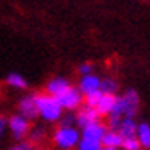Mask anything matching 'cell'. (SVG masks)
<instances>
[{
  "instance_id": "12",
  "label": "cell",
  "mask_w": 150,
  "mask_h": 150,
  "mask_svg": "<svg viewBox=\"0 0 150 150\" xmlns=\"http://www.w3.org/2000/svg\"><path fill=\"white\" fill-rule=\"evenodd\" d=\"M137 130H138V123H135L133 116H123L118 132L127 138V137H137Z\"/></svg>"
},
{
  "instance_id": "23",
  "label": "cell",
  "mask_w": 150,
  "mask_h": 150,
  "mask_svg": "<svg viewBox=\"0 0 150 150\" xmlns=\"http://www.w3.org/2000/svg\"><path fill=\"white\" fill-rule=\"evenodd\" d=\"M91 71H93V68H91V64H88V62L79 66V73L81 74H91Z\"/></svg>"
},
{
  "instance_id": "17",
  "label": "cell",
  "mask_w": 150,
  "mask_h": 150,
  "mask_svg": "<svg viewBox=\"0 0 150 150\" xmlns=\"http://www.w3.org/2000/svg\"><path fill=\"white\" fill-rule=\"evenodd\" d=\"M103 95H105V91H103L101 88L96 89V91H91L89 95L84 96V98H86V105H89V106H95V108H96V105L100 103V100L103 98Z\"/></svg>"
},
{
  "instance_id": "14",
  "label": "cell",
  "mask_w": 150,
  "mask_h": 150,
  "mask_svg": "<svg viewBox=\"0 0 150 150\" xmlns=\"http://www.w3.org/2000/svg\"><path fill=\"white\" fill-rule=\"evenodd\" d=\"M137 137L142 143L143 149H150V125L149 123H138V130H137Z\"/></svg>"
},
{
  "instance_id": "13",
  "label": "cell",
  "mask_w": 150,
  "mask_h": 150,
  "mask_svg": "<svg viewBox=\"0 0 150 150\" xmlns=\"http://www.w3.org/2000/svg\"><path fill=\"white\" fill-rule=\"evenodd\" d=\"M68 86H71L68 83V79H64V78H54V79H51V81L47 83L46 89H47V93L56 96V95H59L61 91H64Z\"/></svg>"
},
{
  "instance_id": "5",
  "label": "cell",
  "mask_w": 150,
  "mask_h": 150,
  "mask_svg": "<svg viewBox=\"0 0 150 150\" xmlns=\"http://www.w3.org/2000/svg\"><path fill=\"white\" fill-rule=\"evenodd\" d=\"M8 128L12 132V135L14 138L17 140H21L24 137L27 135L29 132H30V125H29V118H25L24 115H14L8 118Z\"/></svg>"
},
{
  "instance_id": "10",
  "label": "cell",
  "mask_w": 150,
  "mask_h": 150,
  "mask_svg": "<svg viewBox=\"0 0 150 150\" xmlns=\"http://www.w3.org/2000/svg\"><path fill=\"white\" fill-rule=\"evenodd\" d=\"M106 133V127L103 125V123H100L98 120H95V122H91L89 125H86L84 128H83V137H89V138H96V140H101L103 135Z\"/></svg>"
},
{
  "instance_id": "2",
  "label": "cell",
  "mask_w": 150,
  "mask_h": 150,
  "mask_svg": "<svg viewBox=\"0 0 150 150\" xmlns=\"http://www.w3.org/2000/svg\"><path fill=\"white\" fill-rule=\"evenodd\" d=\"M138 105H140V98L137 95V91L128 89L123 96L116 98L115 108H113V111L110 115L120 116V118H123V116H135L137 110H138Z\"/></svg>"
},
{
  "instance_id": "22",
  "label": "cell",
  "mask_w": 150,
  "mask_h": 150,
  "mask_svg": "<svg viewBox=\"0 0 150 150\" xmlns=\"http://www.w3.org/2000/svg\"><path fill=\"white\" fill-rule=\"evenodd\" d=\"M73 123H76V116L68 115V116H64V120L61 122V125L62 127H73Z\"/></svg>"
},
{
  "instance_id": "1",
  "label": "cell",
  "mask_w": 150,
  "mask_h": 150,
  "mask_svg": "<svg viewBox=\"0 0 150 150\" xmlns=\"http://www.w3.org/2000/svg\"><path fill=\"white\" fill-rule=\"evenodd\" d=\"M37 101V108H39V115L46 120V122H57L62 116V106L59 101L56 100L54 95H37L35 96Z\"/></svg>"
},
{
  "instance_id": "9",
  "label": "cell",
  "mask_w": 150,
  "mask_h": 150,
  "mask_svg": "<svg viewBox=\"0 0 150 150\" xmlns=\"http://www.w3.org/2000/svg\"><path fill=\"white\" fill-rule=\"evenodd\" d=\"M101 81L103 79H100V78L95 76L93 73H91V74H83V79H81V83H79V89L83 91V95L86 96V95H89L91 91H96V89L101 88Z\"/></svg>"
},
{
  "instance_id": "3",
  "label": "cell",
  "mask_w": 150,
  "mask_h": 150,
  "mask_svg": "<svg viewBox=\"0 0 150 150\" xmlns=\"http://www.w3.org/2000/svg\"><path fill=\"white\" fill-rule=\"evenodd\" d=\"M79 140H81V133L74 127H62L61 125L54 133V143L59 149H64V150L78 147Z\"/></svg>"
},
{
  "instance_id": "20",
  "label": "cell",
  "mask_w": 150,
  "mask_h": 150,
  "mask_svg": "<svg viewBox=\"0 0 150 150\" xmlns=\"http://www.w3.org/2000/svg\"><path fill=\"white\" fill-rule=\"evenodd\" d=\"M12 149L14 150H30L32 149V142H19V143H15Z\"/></svg>"
},
{
  "instance_id": "16",
  "label": "cell",
  "mask_w": 150,
  "mask_h": 150,
  "mask_svg": "<svg viewBox=\"0 0 150 150\" xmlns=\"http://www.w3.org/2000/svg\"><path fill=\"white\" fill-rule=\"evenodd\" d=\"M78 149L79 150H100V149H103V142L101 140H96V138H89V137L81 135Z\"/></svg>"
},
{
  "instance_id": "18",
  "label": "cell",
  "mask_w": 150,
  "mask_h": 150,
  "mask_svg": "<svg viewBox=\"0 0 150 150\" xmlns=\"http://www.w3.org/2000/svg\"><path fill=\"white\" fill-rule=\"evenodd\" d=\"M140 147H142V143L138 140V137H127L122 145V149L125 150H138Z\"/></svg>"
},
{
  "instance_id": "8",
  "label": "cell",
  "mask_w": 150,
  "mask_h": 150,
  "mask_svg": "<svg viewBox=\"0 0 150 150\" xmlns=\"http://www.w3.org/2000/svg\"><path fill=\"white\" fill-rule=\"evenodd\" d=\"M98 116H100L98 110H96L95 106L86 105V106H83V108L78 111V115H76V125H78V127H81V128H84V127L89 125L91 122L98 120Z\"/></svg>"
},
{
  "instance_id": "24",
  "label": "cell",
  "mask_w": 150,
  "mask_h": 150,
  "mask_svg": "<svg viewBox=\"0 0 150 150\" xmlns=\"http://www.w3.org/2000/svg\"><path fill=\"white\" fill-rule=\"evenodd\" d=\"M4 127H5V118H0V130L4 132Z\"/></svg>"
},
{
  "instance_id": "4",
  "label": "cell",
  "mask_w": 150,
  "mask_h": 150,
  "mask_svg": "<svg viewBox=\"0 0 150 150\" xmlns=\"http://www.w3.org/2000/svg\"><path fill=\"white\" fill-rule=\"evenodd\" d=\"M83 91L79 88H74V86H68V88L61 91L59 95H56V100L59 101L64 110H69V111H73V110L79 108L81 106V101H83Z\"/></svg>"
},
{
  "instance_id": "6",
  "label": "cell",
  "mask_w": 150,
  "mask_h": 150,
  "mask_svg": "<svg viewBox=\"0 0 150 150\" xmlns=\"http://www.w3.org/2000/svg\"><path fill=\"white\" fill-rule=\"evenodd\" d=\"M19 113L24 115L29 120H35L39 115V108H37V101L35 96H24L19 101Z\"/></svg>"
},
{
  "instance_id": "15",
  "label": "cell",
  "mask_w": 150,
  "mask_h": 150,
  "mask_svg": "<svg viewBox=\"0 0 150 150\" xmlns=\"http://www.w3.org/2000/svg\"><path fill=\"white\" fill-rule=\"evenodd\" d=\"M5 83H7L8 86L15 88V89H25L27 88V81H25V78L21 76L19 73H10V74H7Z\"/></svg>"
},
{
  "instance_id": "7",
  "label": "cell",
  "mask_w": 150,
  "mask_h": 150,
  "mask_svg": "<svg viewBox=\"0 0 150 150\" xmlns=\"http://www.w3.org/2000/svg\"><path fill=\"white\" fill-rule=\"evenodd\" d=\"M123 140H125V137H123L118 130L110 128V130H106V133H105V135H103V138H101L103 149H106V150H116V149H120V147L123 145Z\"/></svg>"
},
{
  "instance_id": "11",
  "label": "cell",
  "mask_w": 150,
  "mask_h": 150,
  "mask_svg": "<svg viewBox=\"0 0 150 150\" xmlns=\"http://www.w3.org/2000/svg\"><path fill=\"white\" fill-rule=\"evenodd\" d=\"M116 98H118V96H115L113 93H105V95H103V98L100 100V103L96 105V110H98L100 116L110 115V113L113 111L115 103H116Z\"/></svg>"
},
{
  "instance_id": "19",
  "label": "cell",
  "mask_w": 150,
  "mask_h": 150,
  "mask_svg": "<svg viewBox=\"0 0 150 150\" xmlns=\"http://www.w3.org/2000/svg\"><path fill=\"white\" fill-rule=\"evenodd\" d=\"M101 89L105 91V93H113V95H115L116 89H118V86H116V83L113 81V79L105 78V79L101 81Z\"/></svg>"
},
{
  "instance_id": "21",
  "label": "cell",
  "mask_w": 150,
  "mask_h": 150,
  "mask_svg": "<svg viewBox=\"0 0 150 150\" xmlns=\"http://www.w3.org/2000/svg\"><path fill=\"white\" fill-rule=\"evenodd\" d=\"M42 138V130L41 128H35V130H32L30 132V142L34 143V142H39Z\"/></svg>"
}]
</instances>
